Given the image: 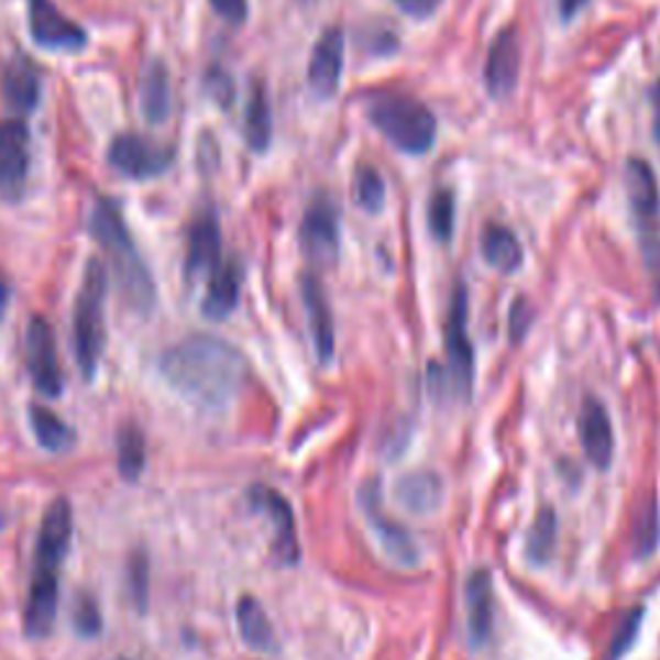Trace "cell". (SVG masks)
<instances>
[{
	"label": "cell",
	"mask_w": 660,
	"mask_h": 660,
	"mask_svg": "<svg viewBox=\"0 0 660 660\" xmlns=\"http://www.w3.org/2000/svg\"><path fill=\"white\" fill-rule=\"evenodd\" d=\"M3 96L6 103L16 114H32L42 96V78L32 59L19 55L3 70Z\"/></svg>",
	"instance_id": "cell-22"
},
{
	"label": "cell",
	"mask_w": 660,
	"mask_h": 660,
	"mask_svg": "<svg viewBox=\"0 0 660 660\" xmlns=\"http://www.w3.org/2000/svg\"><path fill=\"white\" fill-rule=\"evenodd\" d=\"M359 504H362V512L366 516V521H370V527L374 529V535H377L382 550H385L395 562H400V565H416L418 547L413 542L408 531H405L397 521L389 519L385 508H382L380 487L374 480L362 485V491H359Z\"/></svg>",
	"instance_id": "cell-12"
},
{
	"label": "cell",
	"mask_w": 660,
	"mask_h": 660,
	"mask_svg": "<svg viewBox=\"0 0 660 660\" xmlns=\"http://www.w3.org/2000/svg\"><path fill=\"white\" fill-rule=\"evenodd\" d=\"M650 107H652V138H656V142L660 145V80L650 91Z\"/></svg>",
	"instance_id": "cell-43"
},
{
	"label": "cell",
	"mask_w": 660,
	"mask_h": 660,
	"mask_svg": "<svg viewBox=\"0 0 660 660\" xmlns=\"http://www.w3.org/2000/svg\"><path fill=\"white\" fill-rule=\"evenodd\" d=\"M73 539V508L67 498H55L47 508V514L42 516L40 537H36V552H34V570H52L57 573V568L63 565L70 550Z\"/></svg>",
	"instance_id": "cell-15"
},
{
	"label": "cell",
	"mask_w": 660,
	"mask_h": 660,
	"mask_svg": "<svg viewBox=\"0 0 660 660\" xmlns=\"http://www.w3.org/2000/svg\"><path fill=\"white\" fill-rule=\"evenodd\" d=\"M235 617H238L240 637H243L245 645H251L253 650H261V652L276 650V637H274L272 619L266 617L264 606H261L256 598H253V596L240 598Z\"/></svg>",
	"instance_id": "cell-28"
},
{
	"label": "cell",
	"mask_w": 660,
	"mask_h": 660,
	"mask_svg": "<svg viewBox=\"0 0 660 660\" xmlns=\"http://www.w3.org/2000/svg\"><path fill=\"white\" fill-rule=\"evenodd\" d=\"M142 117L150 124H163L170 117V75L163 59H150L142 70Z\"/></svg>",
	"instance_id": "cell-25"
},
{
	"label": "cell",
	"mask_w": 660,
	"mask_h": 660,
	"mask_svg": "<svg viewBox=\"0 0 660 660\" xmlns=\"http://www.w3.org/2000/svg\"><path fill=\"white\" fill-rule=\"evenodd\" d=\"M205 91L220 109H230L232 101H235V82H232V75L220 65L209 67L205 73Z\"/></svg>",
	"instance_id": "cell-37"
},
{
	"label": "cell",
	"mask_w": 660,
	"mask_h": 660,
	"mask_svg": "<svg viewBox=\"0 0 660 660\" xmlns=\"http://www.w3.org/2000/svg\"><path fill=\"white\" fill-rule=\"evenodd\" d=\"M578 437H581L583 452L591 464L598 470H606L614 457V429L612 418L606 413L604 403L598 397L588 395L578 413Z\"/></svg>",
	"instance_id": "cell-17"
},
{
	"label": "cell",
	"mask_w": 660,
	"mask_h": 660,
	"mask_svg": "<svg viewBox=\"0 0 660 660\" xmlns=\"http://www.w3.org/2000/svg\"><path fill=\"white\" fill-rule=\"evenodd\" d=\"M274 138V119L272 107H268L266 88L261 82H253L251 96H248L245 109V142L251 147V153L264 155Z\"/></svg>",
	"instance_id": "cell-27"
},
{
	"label": "cell",
	"mask_w": 660,
	"mask_h": 660,
	"mask_svg": "<svg viewBox=\"0 0 660 660\" xmlns=\"http://www.w3.org/2000/svg\"><path fill=\"white\" fill-rule=\"evenodd\" d=\"M127 591L134 609L145 614L150 604V560L145 550H134L127 560Z\"/></svg>",
	"instance_id": "cell-34"
},
{
	"label": "cell",
	"mask_w": 660,
	"mask_h": 660,
	"mask_svg": "<svg viewBox=\"0 0 660 660\" xmlns=\"http://www.w3.org/2000/svg\"><path fill=\"white\" fill-rule=\"evenodd\" d=\"M248 501L256 512L266 514L274 527V560L279 565H297L299 560V542L295 529V514L282 493L272 491L266 485H253L248 491Z\"/></svg>",
	"instance_id": "cell-14"
},
{
	"label": "cell",
	"mask_w": 660,
	"mask_h": 660,
	"mask_svg": "<svg viewBox=\"0 0 660 660\" xmlns=\"http://www.w3.org/2000/svg\"><path fill=\"white\" fill-rule=\"evenodd\" d=\"M240 284H243V268H240L238 261H228V264L217 266L215 272L209 274L201 312H205L209 320L228 318V315L238 307Z\"/></svg>",
	"instance_id": "cell-23"
},
{
	"label": "cell",
	"mask_w": 660,
	"mask_h": 660,
	"mask_svg": "<svg viewBox=\"0 0 660 660\" xmlns=\"http://www.w3.org/2000/svg\"><path fill=\"white\" fill-rule=\"evenodd\" d=\"M395 6L410 19H429L439 11L441 0H395Z\"/></svg>",
	"instance_id": "cell-40"
},
{
	"label": "cell",
	"mask_w": 660,
	"mask_h": 660,
	"mask_svg": "<svg viewBox=\"0 0 660 660\" xmlns=\"http://www.w3.org/2000/svg\"><path fill=\"white\" fill-rule=\"evenodd\" d=\"M222 232L220 220L215 212L199 215L191 222L189 238H186V276L197 279V276L212 274L222 264Z\"/></svg>",
	"instance_id": "cell-18"
},
{
	"label": "cell",
	"mask_w": 660,
	"mask_h": 660,
	"mask_svg": "<svg viewBox=\"0 0 660 660\" xmlns=\"http://www.w3.org/2000/svg\"><path fill=\"white\" fill-rule=\"evenodd\" d=\"M88 230H91L96 243L107 251L127 302H130L138 312H147L155 302L153 276H150L145 261L140 258L138 245H134V240L130 235V230H127V222L122 212H119V205L114 199L101 197L96 201Z\"/></svg>",
	"instance_id": "cell-2"
},
{
	"label": "cell",
	"mask_w": 660,
	"mask_h": 660,
	"mask_svg": "<svg viewBox=\"0 0 660 660\" xmlns=\"http://www.w3.org/2000/svg\"><path fill=\"white\" fill-rule=\"evenodd\" d=\"M642 619H645L642 606H637V609H632L625 619H622L619 629L614 632L612 642H609V652H606V660H619V658L627 656L629 648H632V642L637 640V635H640Z\"/></svg>",
	"instance_id": "cell-36"
},
{
	"label": "cell",
	"mask_w": 660,
	"mask_h": 660,
	"mask_svg": "<svg viewBox=\"0 0 660 660\" xmlns=\"http://www.w3.org/2000/svg\"><path fill=\"white\" fill-rule=\"evenodd\" d=\"M625 182H627V197L629 207H632L637 232H640V243L645 261H648L650 274L656 276V284L660 287V232H658V178L652 174V168L642 157H629L625 165Z\"/></svg>",
	"instance_id": "cell-6"
},
{
	"label": "cell",
	"mask_w": 660,
	"mask_h": 660,
	"mask_svg": "<svg viewBox=\"0 0 660 660\" xmlns=\"http://www.w3.org/2000/svg\"><path fill=\"white\" fill-rule=\"evenodd\" d=\"M554 539H558V516L550 506L539 508L535 524L527 535V558L531 565H544L554 552Z\"/></svg>",
	"instance_id": "cell-31"
},
{
	"label": "cell",
	"mask_w": 660,
	"mask_h": 660,
	"mask_svg": "<svg viewBox=\"0 0 660 660\" xmlns=\"http://www.w3.org/2000/svg\"><path fill=\"white\" fill-rule=\"evenodd\" d=\"M343 50H346V36L341 26H328L318 36L307 67V80H310L312 94L318 99H333L341 86L343 75Z\"/></svg>",
	"instance_id": "cell-16"
},
{
	"label": "cell",
	"mask_w": 660,
	"mask_h": 660,
	"mask_svg": "<svg viewBox=\"0 0 660 660\" xmlns=\"http://www.w3.org/2000/svg\"><path fill=\"white\" fill-rule=\"evenodd\" d=\"M524 326H529V312H527V302H524V299H519V302H514V307H512V330H514V339H519Z\"/></svg>",
	"instance_id": "cell-42"
},
{
	"label": "cell",
	"mask_w": 660,
	"mask_h": 660,
	"mask_svg": "<svg viewBox=\"0 0 660 660\" xmlns=\"http://www.w3.org/2000/svg\"><path fill=\"white\" fill-rule=\"evenodd\" d=\"M29 424H32V431L36 441L50 452H65L75 444V431L67 426L57 413H52L47 405L34 403L29 408Z\"/></svg>",
	"instance_id": "cell-30"
},
{
	"label": "cell",
	"mask_w": 660,
	"mask_h": 660,
	"mask_svg": "<svg viewBox=\"0 0 660 660\" xmlns=\"http://www.w3.org/2000/svg\"><path fill=\"white\" fill-rule=\"evenodd\" d=\"M464 606H468V637L472 648H483L493 635L495 596L493 578L487 570H475L464 583Z\"/></svg>",
	"instance_id": "cell-19"
},
{
	"label": "cell",
	"mask_w": 660,
	"mask_h": 660,
	"mask_svg": "<svg viewBox=\"0 0 660 660\" xmlns=\"http://www.w3.org/2000/svg\"><path fill=\"white\" fill-rule=\"evenodd\" d=\"M480 251H483V258L487 264L498 268V272L512 274L524 264L519 238L508 228H504V224H487L483 230V238H480Z\"/></svg>",
	"instance_id": "cell-26"
},
{
	"label": "cell",
	"mask_w": 660,
	"mask_h": 660,
	"mask_svg": "<svg viewBox=\"0 0 660 660\" xmlns=\"http://www.w3.org/2000/svg\"><path fill=\"white\" fill-rule=\"evenodd\" d=\"M366 44H370L372 55L387 57V55H393V52H397V36L393 32H387V29H380L377 34L370 36V42Z\"/></svg>",
	"instance_id": "cell-41"
},
{
	"label": "cell",
	"mask_w": 660,
	"mask_h": 660,
	"mask_svg": "<svg viewBox=\"0 0 660 660\" xmlns=\"http://www.w3.org/2000/svg\"><path fill=\"white\" fill-rule=\"evenodd\" d=\"M468 318H470V297L468 284L457 282L449 297L447 320H444V349H447V364L441 370V377L437 385L444 389V395L468 397L472 389V374H475V351H472L470 333H468Z\"/></svg>",
	"instance_id": "cell-5"
},
{
	"label": "cell",
	"mask_w": 660,
	"mask_h": 660,
	"mask_svg": "<svg viewBox=\"0 0 660 660\" xmlns=\"http://www.w3.org/2000/svg\"><path fill=\"white\" fill-rule=\"evenodd\" d=\"M656 542H658V508H656V504H652V506L645 508L642 521L637 524L635 544L642 554H648V552L656 550Z\"/></svg>",
	"instance_id": "cell-38"
},
{
	"label": "cell",
	"mask_w": 660,
	"mask_h": 660,
	"mask_svg": "<svg viewBox=\"0 0 660 660\" xmlns=\"http://www.w3.org/2000/svg\"><path fill=\"white\" fill-rule=\"evenodd\" d=\"M385 199H387V189H385V178H382L372 165H359L354 174V201L356 207H362L364 212L370 215H380L385 209Z\"/></svg>",
	"instance_id": "cell-32"
},
{
	"label": "cell",
	"mask_w": 660,
	"mask_h": 660,
	"mask_svg": "<svg viewBox=\"0 0 660 660\" xmlns=\"http://www.w3.org/2000/svg\"><path fill=\"white\" fill-rule=\"evenodd\" d=\"M29 165H32V132L24 119L0 122V199L24 197Z\"/></svg>",
	"instance_id": "cell-9"
},
{
	"label": "cell",
	"mask_w": 660,
	"mask_h": 660,
	"mask_svg": "<svg viewBox=\"0 0 660 660\" xmlns=\"http://www.w3.org/2000/svg\"><path fill=\"white\" fill-rule=\"evenodd\" d=\"M302 299L307 318H310V330L315 341V354L320 362H330L336 354V326L333 312H330L328 297L322 292V284L315 276H302Z\"/></svg>",
	"instance_id": "cell-21"
},
{
	"label": "cell",
	"mask_w": 660,
	"mask_h": 660,
	"mask_svg": "<svg viewBox=\"0 0 660 660\" xmlns=\"http://www.w3.org/2000/svg\"><path fill=\"white\" fill-rule=\"evenodd\" d=\"M454 212H457V199L452 189H439L433 191L429 201V230L439 243H449L454 232Z\"/></svg>",
	"instance_id": "cell-33"
},
{
	"label": "cell",
	"mask_w": 660,
	"mask_h": 660,
	"mask_svg": "<svg viewBox=\"0 0 660 660\" xmlns=\"http://www.w3.org/2000/svg\"><path fill=\"white\" fill-rule=\"evenodd\" d=\"M26 359L29 372H32L34 387L40 389L44 397H59L63 395V372L57 364V349H55V333L52 326L44 318H32L26 328Z\"/></svg>",
	"instance_id": "cell-11"
},
{
	"label": "cell",
	"mask_w": 660,
	"mask_h": 660,
	"mask_svg": "<svg viewBox=\"0 0 660 660\" xmlns=\"http://www.w3.org/2000/svg\"><path fill=\"white\" fill-rule=\"evenodd\" d=\"M145 462H147L145 433L140 431L138 424L132 421L122 424L117 431L119 475H122L127 483H138L142 472H145Z\"/></svg>",
	"instance_id": "cell-29"
},
{
	"label": "cell",
	"mask_w": 660,
	"mask_h": 660,
	"mask_svg": "<svg viewBox=\"0 0 660 660\" xmlns=\"http://www.w3.org/2000/svg\"><path fill=\"white\" fill-rule=\"evenodd\" d=\"M29 32L42 50L50 52H80L88 44V34L52 0H29Z\"/></svg>",
	"instance_id": "cell-10"
},
{
	"label": "cell",
	"mask_w": 660,
	"mask_h": 660,
	"mask_svg": "<svg viewBox=\"0 0 660 660\" xmlns=\"http://www.w3.org/2000/svg\"><path fill=\"white\" fill-rule=\"evenodd\" d=\"M395 498L408 508L410 514H431L441 506L444 498V485L441 480L429 470H416L408 472L397 480L395 485Z\"/></svg>",
	"instance_id": "cell-24"
},
{
	"label": "cell",
	"mask_w": 660,
	"mask_h": 660,
	"mask_svg": "<svg viewBox=\"0 0 660 660\" xmlns=\"http://www.w3.org/2000/svg\"><path fill=\"white\" fill-rule=\"evenodd\" d=\"M73 627L80 637H99L103 629V617L99 612V604H96L94 596L82 594L75 598L73 606Z\"/></svg>",
	"instance_id": "cell-35"
},
{
	"label": "cell",
	"mask_w": 660,
	"mask_h": 660,
	"mask_svg": "<svg viewBox=\"0 0 660 660\" xmlns=\"http://www.w3.org/2000/svg\"><path fill=\"white\" fill-rule=\"evenodd\" d=\"M107 292H109V274L107 266L99 258H91L82 272V284L75 302V322H73V343L75 359L82 377L91 382L99 372L101 351L107 346V322H103V310H107Z\"/></svg>",
	"instance_id": "cell-4"
},
{
	"label": "cell",
	"mask_w": 660,
	"mask_h": 660,
	"mask_svg": "<svg viewBox=\"0 0 660 660\" xmlns=\"http://www.w3.org/2000/svg\"><path fill=\"white\" fill-rule=\"evenodd\" d=\"M57 604H59V591H57V573L52 570H34L32 588H29V602L24 612V629L29 637L42 640L52 632L57 619Z\"/></svg>",
	"instance_id": "cell-20"
},
{
	"label": "cell",
	"mask_w": 660,
	"mask_h": 660,
	"mask_svg": "<svg viewBox=\"0 0 660 660\" xmlns=\"http://www.w3.org/2000/svg\"><path fill=\"white\" fill-rule=\"evenodd\" d=\"M558 3H560L562 21H570V19H575L583 9H586L588 0H558Z\"/></svg>",
	"instance_id": "cell-44"
},
{
	"label": "cell",
	"mask_w": 660,
	"mask_h": 660,
	"mask_svg": "<svg viewBox=\"0 0 660 660\" xmlns=\"http://www.w3.org/2000/svg\"><path fill=\"white\" fill-rule=\"evenodd\" d=\"M176 150L170 145H157V142L140 138V134H119L109 145L107 161L119 176L132 178V182H147V178L163 176L174 165Z\"/></svg>",
	"instance_id": "cell-7"
},
{
	"label": "cell",
	"mask_w": 660,
	"mask_h": 660,
	"mask_svg": "<svg viewBox=\"0 0 660 660\" xmlns=\"http://www.w3.org/2000/svg\"><path fill=\"white\" fill-rule=\"evenodd\" d=\"M374 130L405 155H426L437 142V117L426 103L403 94H380L366 107Z\"/></svg>",
	"instance_id": "cell-3"
},
{
	"label": "cell",
	"mask_w": 660,
	"mask_h": 660,
	"mask_svg": "<svg viewBox=\"0 0 660 660\" xmlns=\"http://www.w3.org/2000/svg\"><path fill=\"white\" fill-rule=\"evenodd\" d=\"M165 382L184 400L201 408H224L248 377V362L232 343L217 336L194 333L163 354Z\"/></svg>",
	"instance_id": "cell-1"
},
{
	"label": "cell",
	"mask_w": 660,
	"mask_h": 660,
	"mask_svg": "<svg viewBox=\"0 0 660 660\" xmlns=\"http://www.w3.org/2000/svg\"><path fill=\"white\" fill-rule=\"evenodd\" d=\"M519 70H521V36L519 29L508 26L495 36L491 50L485 57V91L491 94V99L501 101L508 99L514 94L516 82H519Z\"/></svg>",
	"instance_id": "cell-13"
},
{
	"label": "cell",
	"mask_w": 660,
	"mask_h": 660,
	"mask_svg": "<svg viewBox=\"0 0 660 660\" xmlns=\"http://www.w3.org/2000/svg\"><path fill=\"white\" fill-rule=\"evenodd\" d=\"M217 16H222L232 26H243L248 19V0H209Z\"/></svg>",
	"instance_id": "cell-39"
},
{
	"label": "cell",
	"mask_w": 660,
	"mask_h": 660,
	"mask_svg": "<svg viewBox=\"0 0 660 660\" xmlns=\"http://www.w3.org/2000/svg\"><path fill=\"white\" fill-rule=\"evenodd\" d=\"M299 243H302L305 256L320 266H333L339 258L341 217L339 207L326 194L315 197L312 205L307 207L302 224H299Z\"/></svg>",
	"instance_id": "cell-8"
},
{
	"label": "cell",
	"mask_w": 660,
	"mask_h": 660,
	"mask_svg": "<svg viewBox=\"0 0 660 660\" xmlns=\"http://www.w3.org/2000/svg\"><path fill=\"white\" fill-rule=\"evenodd\" d=\"M9 297H11V292H9V287H6V284H3V282H0V318H3L6 307H9Z\"/></svg>",
	"instance_id": "cell-45"
}]
</instances>
